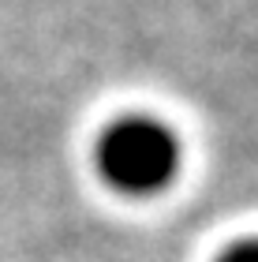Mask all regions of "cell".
<instances>
[{"instance_id":"6da1fadb","label":"cell","mask_w":258,"mask_h":262,"mask_svg":"<svg viewBox=\"0 0 258 262\" xmlns=\"http://www.w3.org/2000/svg\"><path fill=\"white\" fill-rule=\"evenodd\" d=\"M183 161L180 135L157 116L127 113L101 127L93 142V169L120 195H157L176 180Z\"/></svg>"},{"instance_id":"7a4b0ae2","label":"cell","mask_w":258,"mask_h":262,"mask_svg":"<svg viewBox=\"0 0 258 262\" xmlns=\"http://www.w3.org/2000/svg\"><path fill=\"white\" fill-rule=\"evenodd\" d=\"M217 262H258V236L232 244L228 251H221V255H217Z\"/></svg>"}]
</instances>
